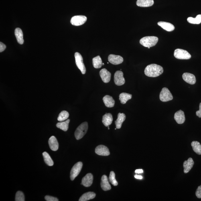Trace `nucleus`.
Masks as SVG:
<instances>
[{
  "instance_id": "obj_37",
  "label": "nucleus",
  "mask_w": 201,
  "mask_h": 201,
  "mask_svg": "<svg viewBox=\"0 0 201 201\" xmlns=\"http://www.w3.org/2000/svg\"><path fill=\"white\" fill-rule=\"evenodd\" d=\"M6 48V46L5 44L3 43H0V52H3L5 50Z\"/></svg>"
},
{
  "instance_id": "obj_23",
  "label": "nucleus",
  "mask_w": 201,
  "mask_h": 201,
  "mask_svg": "<svg viewBox=\"0 0 201 201\" xmlns=\"http://www.w3.org/2000/svg\"><path fill=\"white\" fill-rule=\"evenodd\" d=\"M126 118V116L125 114L123 113H119L118 114L117 119L115 121L116 127L117 129H121L122 123L125 121Z\"/></svg>"
},
{
  "instance_id": "obj_41",
  "label": "nucleus",
  "mask_w": 201,
  "mask_h": 201,
  "mask_svg": "<svg viewBox=\"0 0 201 201\" xmlns=\"http://www.w3.org/2000/svg\"><path fill=\"white\" fill-rule=\"evenodd\" d=\"M104 63H103V64H102V65H104Z\"/></svg>"
},
{
  "instance_id": "obj_30",
  "label": "nucleus",
  "mask_w": 201,
  "mask_h": 201,
  "mask_svg": "<svg viewBox=\"0 0 201 201\" xmlns=\"http://www.w3.org/2000/svg\"><path fill=\"white\" fill-rule=\"evenodd\" d=\"M45 162L49 166H52L54 165V161L52 160L50 156L46 152L43 153Z\"/></svg>"
},
{
  "instance_id": "obj_19",
  "label": "nucleus",
  "mask_w": 201,
  "mask_h": 201,
  "mask_svg": "<svg viewBox=\"0 0 201 201\" xmlns=\"http://www.w3.org/2000/svg\"><path fill=\"white\" fill-rule=\"evenodd\" d=\"M157 25L161 28H162L165 29V30L169 31V32L174 31L175 29L174 25L171 24L170 23L160 21L157 23Z\"/></svg>"
},
{
  "instance_id": "obj_14",
  "label": "nucleus",
  "mask_w": 201,
  "mask_h": 201,
  "mask_svg": "<svg viewBox=\"0 0 201 201\" xmlns=\"http://www.w3.org/2000/svg\"><path fill=\"white\" fill-rule=\"evenodd\" d=\"M183 78L185 82L191 85H194L196 82V78L194 75L189 73H185L183 75Z\"/></svg>"
},
{
  "instance_id": "obj_15",
  "label": "nucleus",
  "mask_w": 201,
  "mask_h": 201,
  "mask_svg": "<svg viewBox=\"0 0 201 201\" xmlns=\"http://www.w3.org/2000/svg\"><path fill=\"white\" fill-rule=\"evenodd\" d=\"M174 119L178 124L184 123L186 120L184 112L181 110L176 112L174 115Z\"/></svg>"
},
{
  "instance_id": "obj_10",
  "label": "nucleus",
  "mask_w": 201,
  "mask_h": 201,
  "mask_svg": "<svg viewBox=\"0 0 201 201\" xmlns=\"http://www.w3.org/2000/svg\"><path fill=\"white\" fill-rule=\"evenodd\" d=\"M96 154L103 156H107L110 154V152L108 148L105 146L100 145L96 147L95 149Z\"/></svg>"
},
{
  "instance_id": "obj_28",
  "label": "nucleus",
  "mask_w": 201,
  "mask_h": 201,
  "mask_svg": "<svg viewBox=\"0 0 201 201\" xmlns=\"http://www.w3.org/2000/svg\"><path fill=\"white\" fill-rule=\"evenodd\" d=\"M92 64L94 68L99 69L102 65V60L99 56L95 57L92 59Z\"/></svg>"
},
{
  "instance_id": "obj_36",
  "label": "nucleus",
  "mask_w": 201,
  "mask_h": 201,
  "mask_svg": "<svg viewBox=\"0 0 201 201\" xmlns=\"http://www.w3.org/2000/svg\"><path fill=\"white\" fill-rule=\"evenodd\" d=\"M196 195L197 198H201V185L198 187V189H197Z\"/></svg>"
},
{
  "instance_id": "obj_39",
  "label": "nucleus",
  "mask_w": 201,
  "mask_h": 201,
  "mask_svg": "<svg viewBox=\"0 0 201 201\" xmlns=\"http://www.w3.org/2000/svg\"><path fill=\"white\" fill-rule=\"evenodd\" d=\"M143 169H138L136 170L135 173H137V174H141V173H143Z\"/></svg>"
},
{
  "instance_id": "obj_9",
  "label": "nucleus",
  "mask_w": 201,
  "mask_h": 201,
  "mask_svg": "<svg viewBox=\"0 0 201 201\" xmlns=\"http://www.w3.org/2000/svg\"><path fill=\"white\" fill-rule=\"evenodd\" d=\"M114 81L117 86H121L125 84L123 73L121 71L118 70L116 72L114 76Z\"/></svg>"
},
{
  "instance_id": "obj_38",
  "label": "nucleus",
  "mask_w": 201,
  "mask_h": 201,
  "mask_svg": "<svg viewBox=\"0 0 201 201\" xmlns=\"http://www.w3.org/2000/svg\"><path fill=\"white\" fill-rule=\"evenodd\" d=\"M196 114L197 116H198V117L201 118V102L200 104L199 110L196 111Z\"/></svg>"
},
{
  "instance_id": "obj_1",
  "label": "nucleus",
  "mask_w": 201,
  "mask_h": 201,
  "mask_svg": "<svg viewBox=\"0 0 201 201\" xmlns=\"http://www.w3.org/2000/svg\"><path fill=\"white\" fill-rule=\"evenodd\" d=\"M144 72L146 75L149 77H157L163 73V69L162 67L159 65L152 64L147 66Z\"/></svg>"
},
{
  "instance_id": "obj_26",
  "label": "nucleus",
  "mask_w": 201,
  "mask_h": 201,
  "mask_svg": "<svg viewBox=\"0 0 201 201\" xmlns=\"http://www.w3.org/2000/svg\"><path fill=\"white\" fill-rule=\"evenodd\" d=\"M132 98V95L127 93H121L119 95V100L121 103L124 104L126 103L128 100H131Z\"/></svg>"
},
{
  "instance_id": "obj_2",
  "label": "nucleus",
  "mask_w": 201,
  "mask_h": 201,
  "mask_svg": "<svg viewBox=\"0 0 201 201\" xmlns=\"http://www.w3.org/2000/svg\"><path fill=\"white\" fill-rule=\"evenodd\" d=\"M158 41V38L155 36H147L143 37L140 40V43L143 46L150 49L154 46Z\"/></svg>"
},
{
  "instance_id": "obj_8",
  "label": "nucleus",
  "mask_w": 201,
  "mask_h": 201,
  "mask_svg": "<svg viewBox=\"0 0 201 201\" xmlns=\"http://www.w3.org/2000/svg\"><path fill=\"white\" fill-rule=\"evenodd\" d=\"M87 21V17L84 15H77L72 17L70 23L74 26H80L84 24Z\"/></svg>"
},
{
  "instance_id": "obj_11",
  "label": "nucleus",
  "mask_w": 201,
  "mask_h": 201,
  "mask_svg": "<svg viewBox=\"0 0 201 201\" xmlns=\"http://www.w3.org/2000/svg\"><path fill=\"white\" fill-rule=\"evenodd\" d=\"M108 60L110 63L114 65L121 64L123 62V59L121 56L112 54L108 56Z\"/></svg>"
},
{
  "instance_id": "obj_35",
  "label": "nucleus",
  "mask_w": 201,
  "mask_h": 201,
  "mask_svg": "<svg viewBox=\"0 0 201 201\" xmlns=\"http://www.w3.org/2000/svg\"><path fill=\"white\" fill-rule=\"evenodd\" d=\"M45 199L47 201H58V199L54 197L46 196L45 197Z\"/></svg>"
},
{
  "instance_id": "obj_27",
  "label": "nucleus",
  "mask_w": 201,
  "mask_h": 201,
  "mask_svg": "<svg viewBox=\"0 0 201 201\" xmlns=\"http://www.w3.org/2000/svg\"><path fill=\"white\" fill-rule=\"evenodd\" d=\"M70 121V119H68L65 121L59 122L56 124V127L63 131H66L68 129L69 124Z\"/></svg>"
},
{
  "instance_id": "obj_20",
  "label": "nucleus",
  "mask_w": 201,
  "mask_h": 201,
  "mask_svg": "<svg viewBox=\"0 0 201 201\" xmlns=\"http://www.w3.org/2000/svg\"><path fill=\"white\" fill-rule=\"evenodd\" d=\"M103 102L105 106L108 108L113 107L115 105V101L112 96L106 95L103 98Z\"/></svg>"
},
{
  "instance_id": "obj_7",
  "label": "nucleus",
  "mask_w": 201,
  "mask_h": 201,
  "mask_svg": "<svg viewBox=\"0 0 201 201\" xmlns=\"http://www.w3.org/2000/svg\"><path fill=\"white\" fill-rule=\"evenodd\" d=\"M161 101L167 102L173 99V96L169 90L167 88H163L162 90L159 95Z\"/></svg>"
},
{
  "instance_id": "obj_32",
  "label": "nucleus",
  "mask_w": 201,
  "mask_h": 201,
  "mask_svg": "<svg viewBox=\"0 0 201 201\" xmlns=\"http://www.w3.org/2000/svg\"><path fill=\"white\" fill-rule=\"evenodd\" d=\"M69 113L66 111H63L59 114L58 120L59 121H63L68 119Z\"/></svg>"
},
{
  "instance_id": "obj_6",
  "label": "nucleus",
  "mask_w": 201,
  "mask_h": 201,
  "mask_svg": "<svg viewBox=\"0 0 201 201\" xmlns=\"http://www.w3.org/2000/svg\"><path fill=\"white\" fill-rule=\"evenodd\" d=\"M83 166V163L81 162H79L76 163L71 170L70 173V178L71 180L73 181L76 177L78 176Z\"/></svg>"
},
{
  "instance_id": "obj_18",
  "label": "nucleus",
  "mask_w": 201,
  "mask_h": 201,
  "mask_svg": "<svg viewBox=\"0 0 201 201\" xmlns=\"http://www.w3.org/2000/svg\"><path fill=\"white\" fill-rule=\"evenodd\" d=\"M49 144L50 149L53 151H56L58 149V142L54 136H52L49 139Z\"/></svg>"
},
{
  "instance_id": "obj_31",
  "label": "nucleus",
  "mask_w": 201,
  "mask_h": 201,
  "mask_svg": "<svg viewBox=\"0 0 201 201\" xmlns=\"http://www.w3.org/2000/svg\"><path fill=\"white\" fill-rule=\"evenodd\" d=\"M187 20L189 23L194 24H199L201 23V15L197 16L196 18L193 17H188Z\"/></svg>"
},
{
  "instance_id": "obj_25",
  "label": "nucleus",
  "mask_w": 201,
  "mask_h": 201,
  "mask_svg": "<svg viewBox=\"0 0 201 201\" xmlns=\"http://www.w3.org/2000/svg\"><path fill=\"white\" fill-rule=\"evenodd\" d=\"M96 194L92 192H89L83 194L80 198V201H86L95 198Z\"/></svg>"
},
{
  "instance_id": "obj_5",
  "label": "nucleus",
  "mask_w": 201,
  "mask_h": 201,
  "mask_svg": "<svg viewBox=\"0 0 201 201\" xmlns=\"http://www.w3.org/2000/svg\"><path fill=\"white\" fill-rule=\"evenodd\" d=\"M75 59L77 66L81 72L82 74L86 73V70L83 62V59L80 53L76 52L75 54Z\"/></svg>"
},
{
  "instance_id": "obj_12",
  "label": "nucleus",
  "mask_w": 201,
  "mask_h": 201,
  "mask_svg": "<svg viewBox=\"0 0 201 201\" xmlns=\"http://www.w3.org/2000/svg\"><path fill=\"white\" fill-rule=\"evenodd\" d=\"M100 75L104 82L107 83L110 81L111 78V74L106 69H103L100 70Z\"/></svg>"
},
{
  "instance_id": "obj_3",
  "label": "nucleus",
  "mask_w": 201,
  "mask_h": 201,
  "mask_svg": "<svg viewBox=\"0 0 201 201\" xmlns=\"http://www.w3.org/2000/svg\"><path fill=\"white\" fill-rule=\"evenodd\" d=\"M88 129L87 122H84L77 128L75 132V137L77 140L82 139L87 132Z\"/></svg>"
},
{
  "instance_id": "obj_17",
  "label": "nucleus",
  "mask_w": 201,
  "mask_h": 201,
  "mask_svg": "<svg viewBox=\"0 0 201 201\" xmlns=\"http://www.w3.org/2000/svg\"><path fill=\"white\" fill-rule=\"evenodd\" d=\"M194 162L192 158L190 157L188 160L185 161L183 163L184 172V173H188L190 171L193 166Z\"/></svg>"
},
{
  "instance_id": "obj_34",
  "label": "nucleus",
  "mask_w": 201,
  "mask_h": 201,
  "mask_svg": "<svg viewBox=\"0 0 201 201\" xmlns=\"http://www.w3.org/2000/svg\"><path fill=\"white\" fill-rule=\"evenodd\" d=\"M15 200L16 201H24L25 197L23 193L21 191H18L15 195Z\"/></svg>"
},
{
  "instance_id": "obj_4",
  "label": "nucleus",
  "mask_w": 201,
  "mask_h": 201,
  "mask_svg": "<svg viewBox=\"0 0 201 201\" xmlns=\"http://www.w3.org/2000/svg\"><path fill=\"white\" fill-rule=\"evenodd\" d=\"M174 56L178 59L188 60L191 58V55L188 51L180 49L175 50Z\"/></svg>"
},
{
  "instance_id": "obj_24",
  "label": "nucleus",
  "mask_w": 201,
  "mask_h": 201,
  "mask_svg": "<svg viewBox=\"0 0 201 201\" xmlns=\"http://www.w3.org/2000/svg\"><path fill=\"white\" fill-rule=\"evenodd\" d=\"M15 34L19 44H23L24 40L23 39V31L21 29L19 28H16L15 30Z\"/></svg>"
},
{
  "instance_id": "obj_29",
  "label": "nucleus",
  "mask_w": 201,
  "mask_h": 201,
  "mask_svg": "<svg viewBox=\"0 0 201 201\" xmlns=\"http://www.w3.org/2000/svg\"><path fill=\"white\" fill-rule=\"evenodd\" d=\"M193 150L198 155H201V145L198 141H193L191 143Z\"/></svg>"
},
{
  "instance_id": "obj_22",
  "label": "nucleus",
  "mask_w": 201,
  "mask_h": 201,
  "mask_svg": "<svg viewBox=\"0 0 201 201\" xmlns=\"http://www.w3.org/2000/svg\"><path fill=\"white\" fill-rule=\"evenodd\" d=\"M113 121V116L111 113L106 114L102 117V123L106 127H108V126L111 125Z\"/></svg>"
},
{
  "instance_id": "obj_40",
  "label": "nucleus",
  "mask_w": 201,
  "mask_h": 201,
  "mask_svg": "<svg viewBox=\"0 0 201 201\" xmlns=\"http://www.w3.org/2000/svg\"><path fill=\"white\" fill-rule=\"evenodd\" d=\"M135 177L137 179H142L143 178L141 176V175H135Z\"/></svg>"
},
{
  "instance_id": "obj_16",
  "label": "nucleus",
  "mask_w": 201,
  "mask_h": 201,
  "mask_svg": "<svg viewBox=\"0 0 201 201\" xmlns=\"http://www.w3.org/2000/svg\"><path fill=\"white\" fill-rule=\"evenodd\" d=\"M100 186L104 191H108L111 190V186L109 184L107 177L106 175H103L102 177Z\"/></svg>"
},
{
  "instance_id": "obj_33",
  "label": "nucleus",
  "mask_w": 201,
  "mask_h": 201,
  "mask_svg": "<svg viewBox=\"0 0 201 201\" xmlns=\"http://www.w3.org/2000/svg\"><path fill=\"white\" fill-rule=\"evenodd\" d=\"M109 180L110 182L111 183V184L113 185V186H117L118 183L116 179L115 173H114L113 171H111V172H110Z\"/></svg>"
},
{
  "instance_id": "obj_21",
  "label": "nucleus",
  "mask_w": 201,
  "mask_h": 201,
  "mask_svg": "<svg viewBox=\"0 0 201 201\" xmlns=\"http://www.w3.org/2000/svg\"><path fill=\"white\" fill-rule=\"evenodd\" d=\"M154 4L153 0H137V6L141 7H147L152 6Z\"/></svg>"
},
{
  "instance_id": "obj_13",
  "label": "nucleus",
  "mask_w": 201,
  "mask_h": 201,
  "mask_svg": "<svg viewBox=\"0 0 201 201\" xmlns=\"http://www.w3.org/2000/svg\"><path fill=\"white\" fill-rule=\"evenodd\" d=\"M93 181V175L88 173L82 179L81 184L85 187H89L91 186Z\"/></svg>"
}]
</instances>
